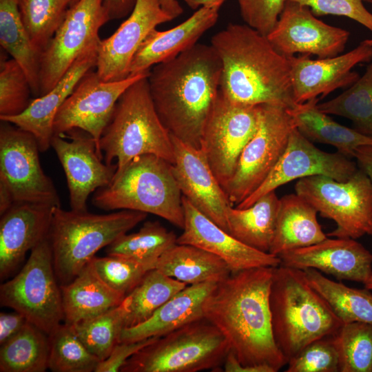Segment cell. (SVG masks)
<instances>
[{
    "label": "cell",
    "mask_w": 372,
    "mask_h": 372,
    "mask_svg": "<svg viewBox=\"0 0 372 372\" xmlns=\"http://www.w3.org/2000/svg\"><path fill=\"white\" fill-rule=\"evenodd\" d=\"M273 270L260 267L231 272L204 302L203 318L222 333L229 349L225 372H277L287 364L272 331Z\"/></svg>",
    "instance_id": "1"
},
{
    "label": "cell",
    "mask_w": 372,
    "mask_h": 372,
    "mask_svg": "<svg viewBox=\"0 0 372 372\" xmlns=\"http://www.w3.org/2000/svg\"><path fill=\"white\" fill-rule=\"evenodd\" d=\"M221 74V61L214 48L198 43L150 69V95L171 136L201 148L203 130L220 92Z\"/></svg>",
    "instance_id": "2"
},
{
    "label": "cell",
    "mask_w": 372,
    "mask_h": 372,
    "mask_svg": "<svg viewBox=\"0 0 372 372\" xmlns=\"http://www.w3.org/2000/svg\"><path fill=\"white\" fill-rule=\"evenodd\" d=\"M222 63L220 91L231 102L291 108L294 101L289 58L247 24L229 23L210 44Z\"/></svg>",
    "instance_id": "3"
},
{
    "label": "cell",
    "mask_w": 372,
    "mask_h": 372,
    "mask_svg": "<svg viewBox=\"0 0 372 372\" xmlns=\"http://www.w3.org/2000/svg\"><path fill=\"white\" fill-rule=\"evenodd\" d=\"M269 307L273 338L287 362L308 344L333 335L342 324L301 269L274 267Z\"/></svg>",
    "instance_id": "4"
},
{
    "label": "cell",
    "mask_w": 372,
    "mask_h": 372,
    "mask_svg": "<svg viewBox=\"0 0 372 372\" xmlns=\"http://www.w3.org/2000/svg\"><path fill=\"white\" fill-rule=\"evenodd\" d=\"M94 206L105 211L132 210L159 216L183 229V194L172 164L154 154H144L116 171L111 183L96 190Z\"/></svg>",
    "instance_id": "5"
},
{
    "label": "cell",
    "mask_w": 372,
    "mask_h": 372,
    "mask_svg": "<svg viewBox=\"0 0 372 372\" xmlns=\"http://www.w3.org/2000/svg\"><path fill=\"white\" fill-rule=\"evenodd\" d=\"M147 214L120 210L106 214L55 207L48 235L60 285L70 282L102 248L133 229Z\"/></svg>",
    "instance_id": "6"
},
{
    "label": "cell",
    "mask_w": 372,
    "mask_h": 372,
    "mask_svg": "<svg viewBox=\"0 0 372 372\" xmlns=\"http://www.w3.org/2000/svg\"><path fill=\"white\" fill-rule=\"evenodd\" d=\"M147 76L134 82L121 96L100 139L105 163L112 165L116 160V172L144 154H154L172 164L174 161L172 136L156 111Z\"/></svg>",
    "instance_id": "7"
},
{
    "label": "cell",
    "mask_w": 372,
    "mask_h": 372,
    "mask_svg": "<svg viewBox=\"0 0 372 372\" xmlns=\"http://www.w3.org/2000/svg\"><path fill=\"white\" fill-rule=\"evenodd\" d=\"M229 352L226 340L204 318L164 335L132 356L120 372H198L218 369Z\"/></svg>",
    "instance_id": "8"
},
{
    "label": "cell",
    "mask_w": 372,
    "mask_h": 372,
    "mask_svg": "<svg viewBox=\"0 0 372 372\" xmlns=\"http://www.w3.org/2000/svg\"><path fill=\"white\" fill-rule=\"evenodd\" d=\"M1 306L14 309L46 334L63 321L62 296L48 238L31 251L21 270L0 287Z\"/></svg>",
    "instance_id": "9"
},
{
    "label": "cell",
    "mask_w": 372,
    "mask_h": 372,
    "mask_svg": "<svg viewBox=\"0 0 372 372\" xmlns=\"http://www.w3.org/2000/svg\"><path fill=\"white\" fill-rule=\"evenodd\" d=\"M296 193L310 203L336 228L327 236L357 239L368 234L372 226V183L358 167L346 181L315 175L298 179Z\"/></svg>",
    "instance_id": "10"
},
{
    "label": "cell",
    "mask_w": 372,
    "mask_h": 372,
    "mask_svg": "<svg viewBox=\"0 0 372 372\" xmlns=\"http://www.w3.org/2000/svg\"><path fill=\"white\" fill-rule=\"evenodd\" d=\"M294 127L286 107L260 105L257 130L242 151L225 189L233 206L253 194L267 178L285 152Z\"/></svg>",
    "instance_id": "11"
},
{
    "label": "cell",
    "mask_w": 372,
    "mask_h": 372,
    "mask_svg": "<svg viewBox=\"0 0 372 372\" xmlns=\"http://www.w3.org/2000/svg\"><path fill=\"white\" fill-rule=\"evenodd\" d=\"M39 152L37 141L32 134L10 123L1 121L0 185L8 190L14 203L60 207L57 190L41 165Z\"/></svg>",
    "instance_id": "12"
},
{
    "label": "cell",
    "mask_w": 372,
    "mask_h": 372,
    "mask_svg": "<svg viewBox=\"0 0 372 372\" xmlns=\"http://www.w3.org/2000/svg\"><path fill=\"white\" fill-rule=\"evenodd\" d=\"M109 20L103 0H79L69 8L41 54L39 96L58 83L82 53L99 42V31Z\"/></svg>",
    "instance_id": "13"
},
{
    "label": "cell",
    "mask_w": 372,
    "mask_h": 372,
    "mask_svg": "<svg viewBox=\"0 0 372 372\" xmlns=\"http://www.w3.org/2000/svg\"><path fill=\"white\" fill-rule=\"evenodd\" d=\"M259 117L260 105L234 103L220 91L206 121L200 149L224 189L242 151L257 130Z\"/></svg>",
    "instance_id": "14"
},
{
    "label": "cell",
    "mask_w": 372,
    "mask_h": 372,
    "mask_svg": "<svg viewBox=\"0 0 372 372\" xmlns=\"http://www.w3.org/2000/svg\"><path fill=\"white\" fill-rule=\"evenodd\" d=\"M148 73L129 76L121 81H105L96 71L89 70L59 109L53 123L54 134L81 130L94 138L98 154L103 158L99 142L116 103L131 85Z\"/></svg>",
    "instance_id": "15"
},
{
    "label": "cell",
    "mask_w": 372,
    "mask_h": 372,
    "mask_svg": "<svg viewBox=\"0 0 372 372\" xmlns=\"http://www.w3.org/2000/svg\"><path fill=\"white\" fill-rule=\"evenodd\" d=\"M358 169L357 163L351 158L338 152L329 153L318 149L294 127L285 152L267 178L236 207L247 208L282 185L311 176L324 175L338 181H346Z\"/></svg>",
    "instance_id": "16"
},
{
    "label": "cell",
    "mask_w": 372,
    "mask_h": 372,
    "mask_svg": "<svg viewBox=\"0 0 372 372\" xmlns=\"http://www.w3.org/2000/svg\"><path fill=\"white\" fill-rule=\"evenodd\" d=\"M350 33L317 19L309 8L287 0L267 38L281 54L315 55L318 59L335 56L342 52Z\"/></svg>",
    "instance_id": "17"
},
{
    "label": "cell",
    "mask_w": 372,
    "mask_h": 372,
    "mask_svg": "<svg viewBox=\"0 0 372 372\" xmlns=\"http://www.w3.org/2000/svg\"><path fill=\"white\" fill-rule=\"evenodd\" d=\"M63 134H54V149L65 174L71 209L87 211L90 195L112 180L116 165L102 162L94 138L87 132L74 129Z\"/></svg>",
    "instance_id": "18"
},
{
    "label": "cell",
    "mask_w": 372,
    "mask_h": 372,
    "mask_svg": "<svg viewBox=\"0 0 372 372\" xmlns=\"http://www.w3.org/2000/svg\"><path fill=\"white\" fill-rule=\"evenodd\" d=\"M172 19L160 0H136L128 18L110 37L99 42L95 68L100 79L115 81L128 77L133 57L148 34Z\"/></svg>",
    "instance_id": "19"
},
{
    "label": "cell",
    "mask_w": 372,
    "mask_h": 372,
    "mask_svg": "<svg viewBox=\"0 0 372 372\" xmlns=\"http://www.w3.org/2000/svg\"><path fill=\"white\" fill-rule=\"evenodd\" d=\"M288 58L293 99L302 103L354 83L360 76L353 69L372 61V47L362 41L351 51L333 57L311 59L301 54Z\"/></svg>",
    "instance_id": "20"
},
{
    "label": "cell",
    "mask_w": 372,
    "mask_h": 372,
    "mask_svg": "<svg viewBox=\"0 0 372 372\" xmlns=\"http://www.w3.org/2000/svg\"><path fill=\"white\" fill-rule=\"evenodd\" d=\"M172 170L183 196L199 211L228 231L226 212L233 206L203 152L172 136Z\"/></svg>",
    "instance_id": "21"
},
{
    "label": "cell",
    "mask_w": 372,
    "mask_h": 372,
    "mask_svg": "<svg viewBox=\"0 0 372 372\" xmlns=\"http://www.w3.org/2000/svg\"><path fill=\"white\" fill-rule=\"evenodd\" d=\"M278 257L281 265L301 270L314 269L338 280L364 284L372 275V254L351 238H327Z\"/></svg>",
    "instance_id": "22"
},
{
    "label": "cell",
    "mask_w": 372,
    "mask_h": 372,
    "mask_svg": "<svg viewBox=\"0 0 372 372\" xmlns=\"http://www.w3.org/2000/svg\"><path fill=\"white\" fill-rule=\"evenodd\" d=\"M183 205L185 225L177 237V244L194 245L216 255L231 272L280 265L278 256L242 243L199 211L183 196Z\"/></svg>",
    "instance_id": "23"
},
{
    "label": "cell",
    "mask_w": 372,
    "mask_h": 372,
    "mask_svg": "<svg viewBox=\"0 0 372 372\" xmlns=\"http://www.w3.org/2000/svg\"><path fill=\"white\" fill-rule=\"evenodd\" d=\"M55 206L14 203L0 220V278L10 276L31 251L48 238Z\"/></svg>",
    "instance_id": "24"
},
{
    "label": "cell",
    "mask_w": 372,
    "mask_h": 372,
    "mask_svg": "<svg viewBox=\"0 0 372 372\" xmlns=\"http://www.w3.org/2000/svg\"><path fill=\"white\" fill-rule=\"evenodd\" d=\"M98 44L82 53L58 83L47 94L32 100L21 114L0 117V120L30 132L37 140L40 152L48 150L51 147L54 135L53 123L56 114L81 79L95 67Z\"/></svg>",
    "instance_id": "25"
},
{
    "label": "cell",
    "mask_w": 372,
    "mask_h": 372,
    "mask_svg": "<svg viewBox=\"0 0 372 372\" xmlns=\"http://www.w3.org/2000/svg\"><path fill=\"white\" fill-rule=\"evenodd\" d=\"M218 6H205L178 25L163 31L152 30L131 62L129 76L147 73L155 65L171 59L198 43L217 22Z\"/></svg>",
    "instance_id": "26"
},
{
    "label": "cell",
    "mask_w": 372,
    "mask_h": 372,
    "mask_svg": "<svg viewBox=\"0 0 372 372\" xmlns=\"http://www.w3.org/2000/svg\"><path fill=\"white\" fill-rule=\"evenodd\" d=\"M218 282L186 287L174 295L145 322L125 327L121 342H135L161 337L189 322L203 318L204 302Z\"/></svg>",
    "instance_id": "27"
},
{
    "label": "cell",
    "mask_w": 372,
    "mask_h": 372,
    "mask_svg": "<svg viewBox=\"0 0 372 372\" xmlns=\"http://www.w3.org/2000/svg\"><path fill=\"white\" fill-rule=\"evenodd\" d=\"M317 214V209L296 193L280 198L269 253L278 256L287 251L309 246L327 238L318 221Z\"/></svg>",
    "instance_id": "28"
},
{
    "label": "cell",
    "mask_w": 372,
    "mask_h": 372,
    "mask_svg": "<svg viewBox=\"0 0 372 372\" xmlns=\"http://www.w3.org/2000/svg\"><path fill=\"white\" fill-rule=\"evenodd\" d=\"M63 321L74 324L119 305L125 296L110 288L89 262L69 283L61 285Z\"/></svg>",
    "instance_id": "29"
},
{
    "label": "cell",
    "mask_w": 372,
    "mask_h": 372,
    "mask_svg": "<svg viewBox=\"0 0 372 372\" xmlns=\"http://www.w3.org/2000/svg\"><path fill=\"white\" fill-rule=\"evenodd\" d=\"M319 100L313 99L288 109L295 127L305 138L312 143L332 145L351 159L360 146L372 145V136L342 125L322 112L318 106Z\"/></svg>",
    "instance_id": "30"
},
{
    "label": "cell",
    "mask_w": 372,
    "mask_h": 372,
    "mask_svg": "<svg viewBox=\"0 0 372 372\" xmlns=\"http://www.w3.org/2000/svg\"><path fill=\"white\" fill-rule=\"evenodd\" d=\"M280 198L271 191L247 208L227 209L228 232L242 243L269 253L276 229Z\"/></svg>",
    "instance_id": "31"
},
{
    "label": "cell",
    "mask_w": 372,
    "mask_h": 372,
    "mask_svg": "<svg viewBox=\"0 0 372 372\" xmlns=\"http://www.w3.org/2000/svg\"><path fill=\"white\" fill-rule=\"evenodd\" d=\"M155 269L185 284L219 282L231 271L216 255L201 248L176 244L158 259Z\"/></svg>",
    "instance_id": "32"
},
{
    "label": "cell",
    "mask_w": 372,
    "mask_h": 372,
    "mask_svg": "<svg viewBox=\"0 0 372 372\" xmlns=\"http://www.w3.org/2000/svg\"><path fill=\"white\" fill-rule=\"evenodd\" d=\"M0 44L24 70L32 94L39 96L41 53L22 22L17 0H0Z\"/></svg>",
    "instance_id": "33"
},
{
    "label": "cell",
    "mask_w": 372,
    "mask_h": 372,
    "mask_svg": "<svg viewBox=\"0 0 372 372\" xmlns=\"http://www.w3.org/2000/svg\"><path fill=\"white\" fill-rule=\"evenodd\" d=\"M310 285L322 297L342 324H372V293L369 289L349 287L314 269L303 270Z\"/></svg>",
    "instance_id": "34"
},
{
    "label": "cell",
    "mask_w": 372,
    "mask_h": 372,
    "mask_svg": "<svg viewBox=\"0 0 372 372\" xmlns=\"http://www.w3.org/2000/svg\"><path fill=\"white\" fill-rule=\"evenodd\" d=\"M48 360V335L29 322L0 347L1 372H44Z\"/></svg>",
    "instance_id": "35"
},
{
    "label": "cell",
    "mask_w": 372,
    "mask_h": 372,
    "mask_svg": "<svg viewBox=\"0 0 372 372\" xmlns=\"http://www.w3.org/2000/svg\"><path fill=\"white\" fill-rule=\"evenodd\" d=\"M177 244V236L158 221H146L135 233L125 234L106 248L107 255L118 256L155 269L158 259Z\"/></svg>",
    "instance_id": "36"
},
{
    "label": "cell",
    "mask_w": 372,
    "mask_h": 372,
    "mask_svg": "<svg viewBox=\"0 0 372 372\" xmlns=\"http://www.w3.org/2000/svg\"><path fill=\"white\" fill-rule=\"evenodd\" d=\"M186 287V284L156 269L147 271L126 296L129 304L125 327H132L147 320L159 307Z\"/></svg>",
    "instance_id": "37"
},
{
    "label": "cell",
    "mask_w": 372,
    "mask_h": 372,
    "mask_svg": "<svg viewBox=\"0 0 372 372\" xmlns=\"http://www.w3.org/2000/svg\"><path fill=\"white\" fill-rule=\"evenodd\" d=\"M318 106L324 113L348 118L355 130L372 136V61L364 74L345 91Z\"/></svg>",
    "instance_id": "38"
},
{
    "label": "cell",
    "mask_w": 372,
    "mask_h": 372,
    "mask_svg": "<svg viewBox=\"0 0 372 372\" xmlns=\"http://www.w3.org/2000/svg\"><path fill=\"white\" fill-rule=\"evenodd\" d=\"M128 304L125 296L119 305L96 317L71 324L86 348L100 361L106 359L120 342L122 331L125 328Z\"/></svg>",
    "instance_id": "39"
},
{
    "label": "cell",
    "mask_w": 372,
    "mask_h": 372,
    "mask_svg": "<svg viewBox=\"0 0 372 372\" xmlns=\"http://www.w3.org/2000/svg\"><path fill=\"white\" fill-rule=\"evenodd\" d=\"M48 338V369L54 372H95L100 360L89 351L71 324L61 323Z\"/></svg>",
    "instance_id": "40"
},
{
    "label": "cell",
    "mask_w": 372,
    "mask_h": 372,
    "mask_svg": "<svg viewBox=\"0 0 372 372\" xmlns=\"http://www.w3.org/2000/svg\"><path fill=\"white\" fill-rule=\"evenodd\" d=\"M22 22L36 49L45 48L63 21L69 0H17Z\"/></svg>",
    "instance_id": "41"
},
{
    "label": "cell",
    "mask_w": 372,
    "mask_h": 372,
    "mask_svg": "<svg viewBox=\"0 0 372 372\" xmlns=\"http://www.w3.org/2000/svg\"><path fill=\"white\" fill-rule=\"evenodd\" d=\"M340 372H372V324H342L333 335Z\"/></svg>",
    "instance_id": "42"
},
{
    "label": "cell",
    "mask_w": 372,
    "mask_h": 372,
    "mask_svg": "<svg viewBox=\"0 0 372 372\" xmlns=\"http://www.w3.org/2000/svg\"><path fill=\"white\" fill-rule=\"evenodd\" d=\"M90 263L105 284L125 296L134 289L147 271L154 269L149 265L118 256H95Z\"/></svg>",
    "instance_id": "43"
},
{
    "label": "cell",
    "mask_w": 372,
    "mask_h": 372,
    "mask_svg": "<svg viewBox=\"0 0 372 372\" xmlns=\"http://www.w3.org/2000/svg\"><path fill=\"white\" fill-rule=\"evenodd\" d=\"M32 90L26 74L14 59L0 64V117L21 114L31 102Z\"/></svg>",
    "instance_id": "44"
},
{
    "label": "cell",
    "mask_w": 372,
    "mask_h": 372,
    "mask_svg": "<svg viewBox=\"0 0 372 372\" xmlns=\"http://www.w3.org/2000/svg\"><path fill=\"white\" fill-rule=\"evenodd\" d=\"M287 372H338L340 358L333 335L317 339L289 360Z\"/></svg>",
    "instance_id": "45"
},
{
    "label": "cell",
    "mask_w": 372,
    "mask_h": 372,
    "mask_svg": "<svg viewBox=\"0 0 372 372\" xmlns=\"http://www.w3.org/2000/svg\"><path fill=\"white\" fill-rule=\"evenodd\" d=\"M310 8L315 16L336 15L348 17L360 23L372 32V13L364 2L372 0H289Z\"/></svg>",
    "instance_id": "46"
},
{
    "label": "cell",
    "mask_w": 372,
    "mask_h": 372,
    "mask_svg": "<svg viewBox=\"0 0 372 372\" xmlns=\"http://www.w3.org/2000/svg\"><path fill=\"white\" fill-rule=\"evenodd\" d=\"M287 0H238L240 15L247 25L262 34L275 27Z\"/></svg>",
    "instance_id": "47"
},
{
    "label": "cell",
    "mask_w": 372,
    "mask_h": 372,
    "mask_svg": "<svg viewBox=\"0 0 372 372\" xmlns=\"http://www.w3.org/2000/svg\"><path fill=\"white\" fill-rule=\"evenodd\" d=\"M158 338L152 337L135 342H121L118 343L109 356L99 362L95 372L120 371L127 360L141 349L155 341Z\"/></svg>",
    "instance_id": "48"
},
{
    "label": "cell",
    "mask_w": 372,
    "mask_h": 372,
    "mask_svg": "<svg viewBox=\"0 0 372 372\" xmlns=\"http://www.w3.org/2000/svg\"><path fill=\"white\" fill-rule=\"evenodd\" d=\"M28 321L20 313L1 312L0 313V344H3L24 327Z\"/></svg>",
    "instance_id": "49"
},
{
    "label": "cell",
    "mask_w": 372,
    "mask_h": 372,
    "mask_svg": "<svg viewBox=\"0 0 372 372\" xmlns=\"http://www.w3.org/2000/svg\"><path fill=\"white\" fill-rule=\"evenodd\" d=\"M136 0H103L110 20L121 19L130 13Z\"/></svg>",
    "instance_id": "50"
},
{
    "label": "cell",
    "mask_w": 372,
    "mask_h": 372,
    "mask_svg": "<svg viewBox=\"0 0 372 372\" xmlns=\"http://www.w3.org/2000/svg\"><path fill=\"white\" fill-rule=\"evenodd\" d=\"M354 158L356 160L358 167L368 175L372 183V145H362L358 147ZM368 234L372 236V226Z\"/></svg>",
    "instance_id": "51"
},
{
    "label": "cell",
    "mask_w": 372,
    "mask_h": 372,
    "mask_svg": "<svg viewBox=\"0 0 372 372\" xmlns=\"http://www.w3.org/2000/svg\"><path fill=\"white\" fill-rule=\"evenodd\" d=\"M160 2L162 8L173 19L181 15L183 12V7L178 0H160Z\"/></svg>",
    "instance_id": "52"
},
{
    "label": "cell",
    "mask_w": 372,
    "mask_h": 372,
    "mask_svg": "<svg viewBox=\"0 0 372 372\" xmlns=\"http://www.w3.org/2000/svg\"><path fill=\"white\" fill-rule=\"evenodd\" d=\"M187 5L193 10H197L201 7L218 6L226 0H184Z\"/></svg>",
    "instance_id": "53"
},
{
    "label": "cell",
    "mask_w": 372,
    "mask_h": 372,
    "mask_svg": "<svg viewBox=\"0 0 372 372\" xmlns=\"http://www.w3.org/2000/svg\"><path fill=\"white\" fill-rule=\"evenodd\" d=\"M366 289L369 290H372V275L370 278L365 282L364 284Z\"/></svg>",
    "instance_id": "54"
},
{
    "label": "cell",
    "mask_w": 372,
    "mask_h": 372,
    "mask_svg": "<svg viewBox=\"0 0 372 372\" xmlns=\"http://www.w3.org/2000/svg\"><path fill=\"white\" fill-rule=\"evenodd\" d=\"M79 0H69L70 7L76 3Z\"/></svg>",
    "instance_id": "55"
},
{
    "label": "cell",
    "mask_w": 372,
    "mask_h": 372,
    "mask_svg": "<svg viewBox=\"0 0 372 372\" xmlns=\"http://www.w3.org/2000/svg\"><path fill=\"white\" fill-rule=\"evenodd\" d=\"M364 42L372 47V39L364 40Z\"/></svg>",
    "instance_id": "56"
}]
</instances>
